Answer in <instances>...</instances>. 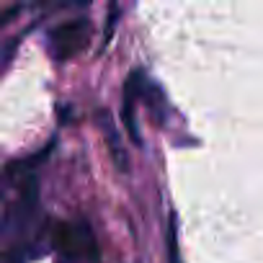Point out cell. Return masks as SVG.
<instances>
[{"label":"cell","mask_w":263,"mask_h":263,"mask_svg":"<svg viewBox=\"0 0 263 263\" xmlns=\"http://www.w3.org/2000/svg\"><path fill=\"white\" fill-rule=\"evenodd\" d=\"M52 248L65 263H96L98 245L85 222H60L52 230Z\"/></svg>","instance_id":"cell-1"},{"label":"cell","mask_w":263,"mask_h":263,"mask_svg":"<svg viewBox=\"0 0 263 263\" xmlns=\"http://www.w3.org/2000/svg\"><path fill=\"white\" fill-rule=\"evenodd\" d=\"M88 42H90V21L83 16L65 21L49 31V49H52L54 60H60V62L80 54L88 47Z\"/></svg>","instance_id":"cell-2"},{"label":"cell","mask_w":263,"mask_h":263,"mask_svg":"<svg viewBox=\"0 0 263 263\" xmlns=\"http://www.w3.org/2000/svg\"><path fill=\"white\" fill-rule=\"evenodd\" d=\"M140 98V85H137V70L132 72L124 83V103H121V119H124V126L129 132V137L140 145V132H137V124H135V103Z\"/></svg>","instance_id":"cell-3"},{"label":"cell","mask_w":263,"mask_h":263,"mask_svg":"<svg viewBox=\"0 0 263 263\" xmlns=\"http://www.w3.org/2000/svg\"><path fill=\"white\" fill-rule=\"evenodd\" d=\"M101 129L106 132V137H108V147H111V155H114V160H116V165H119V171H126V153H121V140H119V135H116V129L111 126V121H108V114H103V119H101Z\"/></svg>","instance_id":"cell-4"},{"label":"cell","mask_w":263,"mask_h":263,"mask_svg":"<svg viewBox=\"0 0 263 263\" xmlns=\"http://www.w3.org/2000/svg\"><path fill=\"white\" fill-rule=\"evenodd\" d=\"M165 253H168V263H183L178 255V230H176V214H171L168 227H165Z\"/></svg>","instance_id":"cell-5"}]
</instances>
